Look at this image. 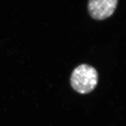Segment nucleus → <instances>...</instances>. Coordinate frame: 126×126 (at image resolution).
Masks as SVG:
<instances>
[{
  "label": "nucleus",
  "mask_w": 126,
  "mask_h": 126,
  "mask_svg": "<svg viewBox=\"0 0 126 126\" xmlns=\"http://www.w3.org/2000/svg\"><path fill=\"white\" fill-rule=\"evenodd\" d=\"M98 77V73L94 67L82 64L72 71L70 78L71 85L72 88L79 94H89L96 86Z\"/></svg>",
  "instance_id": "obj_1"
},
{
  "label": "nucleus",
  "mask_w": 126,
  "mask_h": 126,
  "mask_svg": "<svg viewBox=\"0 0 126 126\" xmlns=\"http://www.w3.org/2000/svg\"><path fill=\"white\" fill-rule=\"evenodd\" d=\"M119 0H89L88 10L94 19L103 20L109 18L117 8Z\"/></svg>",
  "instance_id": "obj_2"
}]
</instances>
